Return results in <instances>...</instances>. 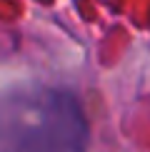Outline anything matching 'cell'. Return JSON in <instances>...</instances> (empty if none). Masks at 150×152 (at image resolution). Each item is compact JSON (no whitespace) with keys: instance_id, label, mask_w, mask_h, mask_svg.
<instances>
[{"instance_id":"cell-1","label":"cell","mask_w":150,"mask_h":152,"mask_svg":"<svg viewBox=\"0 0 150 152\" xmlns=\"http://www.w3.org/2000/svg\"><path fill=\"white\" fill-rule=\"evenodd\" d=\"M88 127L78 102L60 90L0 100V152H85Z\"/></svg>"}]
</instances>
